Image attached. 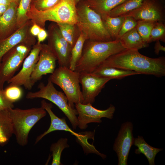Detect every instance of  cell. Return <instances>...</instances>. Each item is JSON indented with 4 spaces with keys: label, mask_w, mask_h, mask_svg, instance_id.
<instances>
[{
    "label": "cell",
    "mask_w": 165,
    "mask_h": 165,
    "mask_svg": "<svg viewBox=\"0 0 165 165\" xmlns=\"http://www.w3.org/2000/svg\"><path fill=\"white\" fill-rule=\"evenodd\" d=\"M100 66L127 70L157 77L165 75V57L150 58L141 54L136 49H125L109 57Z\"/></svg>",
    "instance_id": "1"
},
{
    "label": "cell",
    "mask_w": 165,
    "mask_h": 165,
    "mask_svg": "<svg viewBox=\"0 0 165 165\" xmlns=\"http://www.w3.org/2000/svg\"><path fill=\"white\" fill-rule=\"evenodd\" d=\"M125 49L119 39L108 42L86 40L75 71L92 73L109 57Z\"/></svg>",
    "instance_id": "2"
},
{
    "label": "cell",
    "mask_w": 165,
    "mask_h": 165,
    "mask_svg": "<svg viewBox=\"0 0 165 165\" xmlns=\"http://www.w3.org/2000/svg\"><path fill=\"white\" fill-rule=\"evenodd\" d=\"M77 22L80 33L86 40L108 42L112 41L105 27L101 16L90 8L82 0L76 5Z\"/></svg>",
    "instance_id": "3"
},
{
    "label": "cell",
    "mask_w": 165,
    "mask_h": 165,
    "mask_svg": "<svg viewBox=\"0 0 165 165\" xmlns=\"http://www.w3.org/2000/svg\"><path fill=\"white\" fill-rule=\"evenodd\" d=\"M27 15L33 24L43 29L47 21L56 24H76L77 22L76 4L74 0H62L53 7L43 11L38 10L31 6Z\"/></svg>",
    "instance_id": "4"
},
{
    "label": "cell",
    "mask_w": 165,
    "mask_h": 165,
    "mask_svg": "<svg viewBox=\"0 0 165 165\" xmlns=\"http://www.w3.org/2000/svg\"><path fill=\"white\" fill-rule=\"evenodd\" d=\"M9 111L16 142L20 146H25L32 128L46 115L47 112L41 106L28 109L11 108Z\"/></svg>",
    "instance_id": "5"
},
{
    "label": "cell",
    "mask_w": 165,
    "mask_h": 165,
    "mask_svg": "<svg viewBox=\"0 0 165 165\" xmlns=\"http://www.w3.org/2000/svg\"><path fill=\"white\" fill-rule=\"evenodd\" d=\"M79 73L66 67L55 69L48 79L58 86L66 96L69 105L75 108L78 103L84 104L79 85Z\"/></svg>",
    "instance_id": "6"
},
{
    "label": "cell",
    "mask_w": 165,
    "mask_h": 165,
    "mask_svg": "<svg viewBox=\"0 0 165 165\" xmlns=\"http://www.w3.org/2000/svg\"><path fill=\"white\" fill-rule=\"evenodd\" d=\"M38 87V91L28 92L26 98L28 99L42 98L53 103L64 113L73 128L75 130L78 126L77 112L75 108H72L69 105L68 99L64 94L57 90L49 79L46 85L41 82Z\"/></svg>",
    "instance_id": "7"
},
{
    "label": "cell",
    "mask_w": 165,
    "mask_h": 165,
    "mask_svg": "<svg viewBox=\"0 0 165 165\" xmlns=\"http://www.w3.org/2000/svg\"><path fill=\"white\" fill-rule=\"evenodd\" d=\"M31 47L20 44L12 48L3 57L0 64V88L14 75L29 54Z\"/></svg>",
    "instance_id": "8"
},
{
    "label": "cell",
    "mask_w": 165,
    "mask_h": 165,
    "mask_svg": "<svg viewBox=\"0 0 165 165\" xmlns=\"http://www.w3.org/2000/svg\"><path fill=\"white\" fill-rule=\"evenodd\" d=\"M47 32V45L56 57L59 66L69 68L72 47L64 38L56 23L49 25Z\"/></svg>",
    "instance_id": "9"
},
{
    "label": "cell",
    "mask_w": 165,
    "mask_h": 165,
    "mask_svg": "<svg viewBox=\"0 0 165 165\" xmlns=\"http://www.w3.org/2000/svg\"><path fill=\"white\" fill-rule=\"evenodd\" d=\"M42 44L38 42L34 45L29 54L23 61L21 70L9 80V86H23L27 90H31L33 86L31 81V76L38 61Z\"/></svg>",
    "instance_id": "10"
},
{
    "label": "cell",
    "mask_w": 165,
    "mask_h": 165,
    "mask_svg": "<svg viewBox=\"0 0 165 165\" xmlns=\"http://www.w3.org/2000/svg\"><path fill=\"white\" fill-rule=\"evenodd\" d=\"M78 115V126L81 130L86 129L90 123H100L101 118H106L112 119L116 110L115 107L110 105L106 109L101 110L93 107L91 104L78 103L75 105Z\"/></svg>",
    "instance_id": "11"
},
{
    "label": "cell",
    "mask_w": 165,
    "mask_h": 165,
    "mask_svg": "<svg viewBox=\"0 0 165 165\" xmlns=\"http://www.w3.org/2000/svg\"><path fill=\"white\" fill-rule=\"evenodd\" d=\"M133 130V125L131 122L123 123L115 140L113 148L116 153L118 165H127L129 153L134 143Z\"/></svg>",
    "instance_id": "12"
},
{
    "label": "cell",
    "mask_w": 165,
    "mask_h": 165,
    "mask_svg": "<svg viewBox=\"0 0 165 165\" xmlns=\"http://www.w3.org/2000/svg\"><path fill=\"white\" fill-rule=\"evenodd\" d=\"M33 24L29 20L10 35L0 40V64L3 56L18 45L24 44L31 47L36 44V40L30 31Z\"/></svg>",
    "instance_id": "13"
},
{
    "label": "cell",
    "mask_w": 165,
    "mask_h": 165,
    "mask_svg": "<svg viewBox=\"0 0 165 165\" xmlns=\"http://www.w3.org/2000/svg\"><path fill=\"white\" fill-rule=\"evenodd\" d=\"M112 79L96 76L92 73H79V83L84 104H93L96 97L105 84Z\"/></svg>",
    "instance_id": "14"
},
{
    "label": "cell",
    "mask_w": 165,
    "mask_h": 165,
    "mask_svg": "<svg viewBox=\"0 0 165 165\" xmlns=\"http://www.w3.org/2000/svg\"><path fill=\"white\" fill-rule=\"evenodd\" d=\"M57 58L47 44H42L39 58L31 76V81L33 86L43 75L52 74L56 69Z\"/></svg>",
    "instance_id": "15"
},
{
    "label": "cell",
    "mask_w": 165,
    "mask_h": 165,
    "mask_svg": "<svg viewBox=\"0 0 165 165\" xmlns=\"http://www.w3.org/2000/svg\"><path fill=\"white\" fill-rule=\"evenodd\" d=\"M123 16H131L137 21L164 20L163 8L158 0H144L137 8Z\"/></svg>",
    "instance_id": "16"
},
{
    "label": "cell",
    "mask_w": 165,
    "mask_h": 165,
    "mask_svg": "<svg viewBox=\"0 0 165 165\" xmlns=\"http://www.w3.org/2000/svg\"><path fill=\"white\" fill-rule=\"evenodd\" d=\"M42 106L48 113L50 119V124L48 129L43 133L37 136L35 139V144H37L45 136L53 131L56 130H63L70 133L78 138H81L82 136L76 133L69 127L67 125L65 117L60 118L56 116L52 110V103H47L45 100L41 101Z\"/></svg>",
    "instance_id": "17"
},
{
    "label": "cell",
    "mask_w": 165,
    "mask_h": 165,
    "mask_svg": "<svg viewBox=\"0 0 165 165\" xmlns=\"http://www.w3.org/2000/svg\"><path fill=\"white\" fill-rule=\"evenodd\" d=\"M18 4L11 2L0 16V40L10 35L17 29L16 14Z\"/></svg>",
    "instance_id": "18"
},
{
    "label": "cell",
    "mask_w": 165,
    "mask_h": 165,
    "mask_svg": "<svg viewBox=\"0 0 165 165\" xmlns=\"http://www.w3.org/2000/svg\"><path fill=\"white\" fill-rule=\"evenodd\" d=\"M92 73L99 77L111 79H120L129 76L140 74L139 73L134 71L101 66H99Z\"/></svg>",
    "instance_id": "19"
},
{
    "label": "cell",
    "mask_w": 165,
    "mask_h": 165,
    "mask_svg": "<svg viewBox=\"0 0 165 165\" xmlns=\"http://www.w3.org/2000/svg\"><path fill=\"white\" fill-rule=\"evenodd\" d=\"M126 0H83L91 9L101 16L109 15L110 12L114 8Z\"/></svg>",
    "instance_id": "20"
},
{
    "label": "cell",
    "mask_w": 165,
    "mask_h": 165,
    "mask_svg": "<svg viewBox=\"0 0 165 165\" xmlns=\"http://www.w3.org/2000/svg\"><path fill=\"white\" fill-rule=\"evenodd\" d=\"M134 145L138 147L134 151L136 154L142 153L147 159L149 165H155V157L163 149L153 147L148 144L142 136H138L134 138Z\"/></svg>",
    "instance_id": "21"
},
{
    "label": "cell",
    "mask_w": 165,
    "mask_h": 165,
    "mask_svg": "<svg viewBox=\"0 0 165 165\" xmlns=\"http://www.w3.org/2000/svg\"><path fill=\"white\" fill-rule=\"evenodd\" d=\"M119 40L121 44L125 49L138 50L148 45L143 41L135 27L123 35Z\"/></svg>",
    "instance_id": "22"
},
{
    "label": "cell",
    "mask_w": 165,
    "mask_h": 165,
    "mask_svg": "<svg viewBox=\"0 0 165 165\" xmlns=\"http://www.w3.org/2000/svg\"><path fill=\"white\" fill-rule=\"evenodd\" d=\"M13 134V126L9 109L0 110V145L6 144Z\"/></svg>",
    "instance_id": "23"
},
{
    "label": "cell",
    "mask_w": 165,
    "mask_h": 165,
    "mask_svg": "<svg viewBox=\"0 0 165 165\" xmlns=\"http://www.w3.org/2000/svg\"><path fill=\"white\" fill-rule=\"evenodd\" d=\"M106 29L113 40L118 39V35L123 22V16L112 17L108 15L101 16Z\"/></svg>",
    "instance_id": "24"
},
{
    "label": "cell",
    "mask_w": 165,
    "mask_h": 165,
    "mask_svg": "<svg viewBox=\"0 0 165 165\" xmlns=\"http://www.w3.org/2000/svg\"><path fill=\"white\" fill-rule=\"evenodd\" d=\"M57 24L64 38L72 48L81 34L76 24L67 23Z\"/></svg>",
    "instance_id": "25"
},
{
    "label": "cell",
    "mask_w": 165,
    "mask_h": 165,
    "mask_svg": "<svg viewBox=\"0 0 165 165\" xmlns=\"http://www.w3.org/2000/svg\"><path fill=\"white\" fill-rule=\"evenodd\" d=\"M144 0H126L113 9L109 16L116 17L123 15L138 7Z\"/></svg>",
    "instance_id": "26"
},
{
    "label": "cell",
    "mask_w": 165,
    "mask_h": 165,
    "mask_svg": "<svg viewBox=\"0 0 165 165\" xmlns=\"http://www.w3.org/2000/svg\"><path fill=\"white\" fill-rule=\"evenodd\" d=\"M86 40L85 35L81 33L75 44L72 48L70 60L69 68L75 71L77 64L81 58L83 45Z\"/></svg>",
    "instance_id": "27"
},
{
    "label": "cell",
    "mask_w": 165,
    "mask_h": 165,
    "mask_svg": "<svg viewBox=\"0 0 165 165\" xmlns=\"http://www.w3.org/2000/svg\"><path fill=\"white\" fill-rule=\"evenodd\" d=\"M68 141L67 138H61L51 145L50 151L52 152L53 157L52 165L61 164V153L65 148L69 147L67 143Z\"/></svg>",
    "instance_id": "28"
},
{
    "label": "cell",
    "mask_w": 165,
    "mask_h": 165,
    "mask_svg": "<svg viewBox=\"0 0 165 165\" xmlns=\"http://www.w3.org/2000/svg\"><path fill=\"white\" fill-rule=\"evenodd\" d=\"M32 0H20L17 9L16 27L18 29L28 20L27 13Z\"/></svg>",
    "instance_id": "29"
},
{
    "label": "cell",
    "mask_w": 165,
    "mask_h": 165,
    "mask_svg": "<svg viewBox=\"0 0 165 165\" xmlns=\"http://www.w3.org/2000/svg\"><path fill=\"white\" fill-rule=\"evenodd\" d=\"M156 21L141 20L137 21L135 28L143 41L149 43L151 30Z\"/></svg>",
    "instance_id": "30"
},
{
    "label": "cell",
    "mask_w": 165,
    "mask_h": 165,
    "mask_svg": "<svg viewBox=\"0 0 165 165\" xmlns=\"http://www.w3.org/2000/svg\"><path fill=\"white\" fill-rule=\"evenodd\" d=\"M157 40L165 42V25L163 22L155 23L151 31L149 43Z\"/></svg>",
    "instance_id": "31"
},
{
    "label": "cell",
    "mask_w": 165,
    "mask_h": 165,
    "mask_svg": "<svg viewBox=\"0 0 165 165\" xmlns=\"http://www.w3.org/2000/svg\"><path fill=\"white\" fill-rule=\"evenodd\" d=\"M3 92L7 100L13 103L20 100L23 95L22 89L17 86H9Z\"/></svg>",
    "instance_id": "32"
},
{
    "label": "cell",
    "mask_w": 165,
    "mask_h": 165,
    "mask_svg": "<svg viewBox=\"0 0 165 165\" xmlns=\"http://www.w3.org/2000/svg\"><path fill=\"white\" fill-rule=\"evenodd\" d=\"M62 0H32L31 6L36 9L43 11L49 9Z\"/></svg>",
    "instance_id": "33"
},
{
    "label": "cell",
    "mask_w": 165,
    "mask_h": 165,
    "mask_svg": "<svg viewBox=\"0 0 165 165\" xmlns=\"http://www.w3.org/2000/svg\"><path fill=\"white\" fill-rule=\"evenodd\" d=\"M121 28L118 35V39L123 35L135 28L137 21L130 16H125Z\"/></svg>",
    "instance_id": "34"
},
{
    "label": "cell",
    "mask_w": 165,
    "mask_h": 165,
    "mask_svg": "<svg viewBox=\"0 0 165 165\" xmlns=\"http://www.w3.org/2000/svg\"><path fill=\"white\" fill-rule=\"evenodd\" d=\"M14 106L13 103L7 100L3 94V90L0 88V110L13 108Z\"/></svg>",
    "instance_id": "35"
},
{
    "label": "cell",
    "mask_w": 165,
    "mask_h": 165,
    "mask_svg": "<svg viewBox=\"0 0 165 165\" xmlns=\"http://www.w3.org/2000/svg\"><path fill=\"white\" fill-rule=\"evenodd\" d=\"M48 35L47 32L45 30V29L41 28L37 36L38 37L37 42L40 43L44 41L47 38Z\"/></svg>",
    "instance_id": "36"
},
{
    "label": "cell",
    "mask_w": 165,
    "mask_h": 165,
    "mask_svg": "<svg viewBox=\"0 0 165 165\" xmlns=\"http://www.w3.org/2000/svg\"><path fill=\"white\" fill-rule=\"evenodd\" d=\"M41 28L36 24H33L30 28V32L33 36H37Z\"/></svg>",
    "instance_id": "37"
},
{
    "label": "cell",
    "mask_w": 165,
    "mask_h": 165,
    "mask_svg": "<svg viewBox=\"0 0 165 165\" xmlns=\"http://www.w3.org/2000/svg\"><path fill=\"white\" fill-rule=\"evenodd\" d=\"M160 40L156 41L154 46V52L156 54L158 55L160 51H165V47L162 46Z\"/></svg>",
    "instance_id": "38"
},
{
    "label": "cell",
    "mask_w": 165,
    "mask_h": 165,
    "mask_svg": "<svg viewBox=\"0 0 165 165\" xmlns=\"http://www.w3.org/2000/svg\"><path fill=\"white\" fill-rule=\"evenodd\" d=\"M9 5H0V16L6 11Z\"/></svg>",
    "instance_id": "39"
},
{
    "label": "cell",
    "mask_w": 165,
    "mask_h": 165,
    "mask_svg": "<svg viewBox=\"0 0 165 165\" xmlns=\"http://www.w3.org/2000/svg\"><path fill=\"white\" fill-rule=\"evenodd\" d=\"M11 2L9 0H0V5H9Z\"/></svg>",
    "instance_id": "40"
},
{
    "label": "cell",
    "mask_w": 165,
    "mask_h": 165,
    "mask_svg": "<svg viewBox=\"0 0 165 165\" xmlns=\"http://www.w3.org/2000/svg\"><path fill=\"white\" fill-rule=\"evenodd\" d=\"M11 2H14L19 3L20 0H9Z\"/></svg>",
    "instance_id": "41"
},
{
    "label": "cell",
    "mask_w": 165,
    "mask_h": 165,
    "mask_svg": "<svg viewBox=\"0 0 165 165\" xmlns=\"http://www.w3.org/2000/svg\"><path fill=\"white\" fill-rule=\"evenodd\" d=\"M81 0H74L76 4H76L78 2H80V1H81Z\"/></svg>",
    "instance_id": "42"
}]
</instances>
